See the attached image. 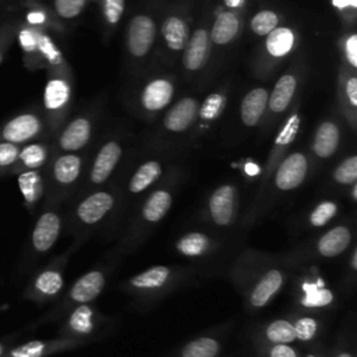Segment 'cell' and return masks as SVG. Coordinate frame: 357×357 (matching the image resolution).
Masks as SVG:
<instances>
[{"mask_svg": "<svg viewBox=\"0 0 357 357\" xmlns=\"http://www.w3.org/2000/svg\"><path fill=\"white\" fill-rule=\"evenodd\" d=\"M170 278V269L165 265H156L131 278L130 284L139 290H153L162 287Z\"/></svg>", "mask_w": 357, "mask_h": 357, "instance_id": "19", "label": "cell"}, {"mask_svg": "<svg viewBox=\"0 0 357 357\" xmlns=\"http://www.w3.org/2000/svg\"><path fill=\"white\" fill-rule=\"evenodd\" d=\"M357 4V0H333V6L336 7H347V6H351V7H356Z\"/></svg>", "mask_w": 357, "mask_h": 357, "instance_id": "49", "label": "cell"}, {"mask_svg": "<svg viewBox=\"0 0 357 357\" xmlns=\"http://www.w3.org/2000/svg\"><path fill=\"white\" fill-rule=\"evenodd\" d=\"M346 93L353 106L357 105V78L351 77L346 84Z\"/></svg>", "mask_w": 357, "mask_h": 357, "instance_id": "47", "label": "cell"}, {"mask_svg": "<svg viewBox=\"0 0 357 357\" xmlns=\"http://www.w3.org/2000/svg\"><path fill=\"white\" fill-rule=\"evenodd\" d=\"M155 39V24L149 17L137 15L128 28V49L134 56H144Z\"/></svg>", "mask_w": 357, "mask_h": 357, "instance_id": "4", "label": "cell"}, {"mask_svg": "<svg viewBox=\"0 0 357 357\" xmlns=\"http://www.w3.org/2000/svg\"><path fill=\"white\" fill-rule=\"evenodd\" d=\"M351 243V231L346 226H336L328 230L318 240L317 248L322 257L333 258L340 255Z\"/></svg>", "mask_w": 357, "mask_h": 357, "instance_id": "10", "label": "cell"}, {"mask_svg": "<svg viewBox=\"0 0 357 357\" xmlns=\"http://www.w3.org/2000/svg\"><path fill=\"white\" fill-rule=\"evenodd\" d=\"M208 52V33L204 29H198L192 33L183 57L184 66L188 70H197L205 60Z\"/></svg>", "mask_w": 357, "mask_h": 357, "instance_id": "16", "label": "cell"}, {"mask_svg": "<svg viewBox=\"0 0 357 357\" xmlns=\"http://www.w3.org/2000/svg\"><path fill=\"white\" fill-rule=\"evenodd\" d=\"M337 213V204L335 201H324L311 212L310 223L314 227H322L329 223Z\"/></svg>", "mask_w": 357, "mask_h": 357, "instance_id": "34", "label": "cell"}, {"mask_svg": "<svg viewBox=\"0 0 357 357\" xmlns=\"http://www.w3.org/2000/svg\"><path fill=\"white\" fill-rule=\"evenodd\" d=\"M105 286V278L100 271H89L82 275L71 287L70 297L73 301L86 304L96 298Z\"/></svg>", "mask_w": 357, "mask_h": 357, "instance_id": "8", "label": "cell"}, {"mask_svg": "<svg viewBox=\"0 0 357 357\" xmlns=\"http://www.w3.org/2000/svg\"><path fill=\"white\" fill-rule=\"evenodd\" d=\"M18 159L22 162L25 167L29 170H35L40 167L46 160V149L39 144H32L20 151Z\"/></svg>", "mask_w": 357, "mask_h": 357, "instance_id": "32", "label": "cell"}, {"mask_svg": "<svg viewBox=\"0 0 357 357\" xmlns=\"http://www.w3.org/2000/svg\"><path fill=\"white\" fill-rule=\"evenodd\" d=\"M266 339L276 343H291L296 340L293 324L289 319H275L265 328Z\"/></svg>", "mask_w": 357, "mask_h": 357, "instance_id": "29", "label": "cell"}, {"mask_svg": "<svg viewBox=\"0 0 357 357\" xmlns=\"http://www.w3.org/2000/svg\"><path fill=\"white\" fill-rule=\"evenodd\" d=\"M60 216L53 212L47 211L43 212L39 219L36 220L33 230H32V247L38 252H46L49 251L57 241L59 234H60Z\"/></svg>", "mask_w": 357, "mask_h": 357, "instance_id": "2", "label": "cell"}, {"mask_svg": "<svg viewBox=\"0 0 357 357\" xmlns=\"http://www.w3.org/2000/svg\"><path fill=\"white\" fill-rule=\"evenodd\" d=\"M18 187L24 197V201L28 205H32L42 195V177L36 170H26L18 176Z\"/></svg>", "mask_w": 357, "mask_h": 357, "instance_id": "24", "label": "cell"}, {"mask_svg": "<svg viewBox=\"0 0 357 357\" xmlns=\"http://www.w3.org/2000/svg\"><path fill=\"white\" fill-rule=\"evenodd\" d=\"M208 247L209 238L204 233L198 231L187 233L176 244L177 251L185 257H199L208 250Z\"/></svg>", "mask_w": 357, "mask_h": 357, "instance_id": "26", "label": "cell"}, {"mask_svg": "<svg viewBox=\"0 0 357 357\" xmlns=\"http://www.w3.org/2000/svg\"><path fill=\"white\" fill-rule=\"evenodd\" d=\"M243 0H225V3L229 6V7H238L241 4Z\"/></svg>", "mask_w": 357, "mask_h": 357, "instance_id": "50", "label": "cell"}, {"mask_svg": "<svg viewBox=\"0 0 357 357\" xmlns=\"http://www.w3.org/2000/svg\"><path fill=\"white\" fill-rule=\"evenodd\" d=\"M20 155V149L13 142H0V167H7L13 165Z\"/></svg>", "mask_w": 357, "mask_h": 357, "instance_id": "41", "label": "cell"}, {"mask_svg": "<svg viewBox=\"0 0 357 357\" xmlns=\"http://www.w3.org/2000/svg\"><path fill=\"white\" fill-rule=\"evenodd\" d=\"M40 130V123L33 114H21L10 120L3 128V137L6 141L20 144L31 139Z\"/></svg>", "mask_w": 357, "mask_h": 357, "instance_id": "9", "label": "cell"}, {"mask_svg": "<svg viewBox=\"0 0 357 357\" xmlns=\"http://www.w3.org/2000/svg\"><path fill=\"white\" fill-rule=\"evenodd\" d=\"M43 20H45V15L42 13L36 11V13L28 14V21L32 24H40V22H43Z\"/></svg>", "mask_w": 357, "mask_h": 357, "instance_id": "48", "label": "cell"}, {"mask_svg": "<svg viewBox=\"0 0 357 357\" xmlns=\"http://www.w3.org/2000/svg\"><path fill=\"white\" fill-rule=\"evenodd\" d=\"M85 4V0H54L56 11L64 18H73L78 15Z\"/></svg>", "mask_w": 357, "mask_h": 357, "instance_id": "39", "label": "cell"}, {"mask_svg": "<svg viewBox=\"0 0 357 357\" xmlns=\"http://www.w3.org/2000/svg\"><path fill=\"white\" fill-rule=\"evenodd\" d=\"M333 180L339 184H354L357 180V156L346 158L335 170Z\"/></svg>", "mask_w": 357, "mask_h": 357, "instance_id": "33", "label": "cell"}, {"mask_svg": "<svg viewBox=\"0 0 357 357\" xmlns=\"http://www.w3.org/2000/svg\"><path fill=\"white\" fill-rule=\"evenodd\" d=\"M307 172V158L300 152H293L278 167L275 174V185L282 191L294 190L303 184Z\"/></svg>", "mask_w": 357, "mask_h": 357, "instance_id": "1", "label": "cell"}, {"mask_svg": "<svg viewBox=\"0 0 357 357\" xmlns=\"http://www.w3.org/2000/svg\"><path fill=\"white\" fill-rule=\"evenodd\" d=\"M163 38L167 46L173 50H180L185 46L187 42V26L184 21L177 17H170L163 22L162 26Z\"/></svg>", "mask_w": 357, "mask_h": 357, "instance_id": "23", "label": "cell"}, {"mask_svg": "<svg viewBox=\"0 0 357 357\" xmlns=\"http://www.w3.org/2000/svg\"><path fill=\"white\" fill-rule=\"evenodd\" d=\"M173 95V86L166 79H155L146 85L142 93V105L148 110H159L165 107Z\"/></svg>", "mask_w": 357, "mask_h": 357, "instance_id": "14", "label": "cell"}, {"mask_svg": "<svg viewBox=\"0 0 357 357\" xmlns=\"http://www.w3.org/2000/svg\"><path fill=\"white\" fill-rule=\"evenodd\" d=\"M346 54L351 66H357V36L351 35L346 42Z\"/></svg>", "mask_w": 357, "mask_h": 357, "instance_id": "45", "label": "cell"}, {"mask_svg": "<svg viewBox=\"0 0 357 357\" xmlns=\"http://www.w3.org/2000/svg\"><path fill=\"white\" fill-rule=\"evenodd\" d=\"M269 357H298V354L290 343H276L271 347Z\"/></svg>", "mask_w": 357, "mask_h": 357, "instance_id": "44", "label": "cell"}, {"mask_svg": "<svg viewBox=\"0 0 357 357\" xmlns=\"http://www.w3.org/2000/svg\"><path fill=\"white\" fill-rule=\"evenodd\" d=\"M172 205V194L166 190H156L152 192L144 204L142 218L146 222L156 223L159 222L170 209Z\"/></svg>", "mask_w": 357, "mask_h": 357, "instance_id": "17", "label": "cell"}, {"mask_svg": "<svg viewBox=\"0 0 357 357\" xmlns=\"http://www.w3.org/2000/svg\"><path fill=\"white\" fill-rule=\"evenodd\" d=\"M209 213L215 225L229 226L234 218L236 188L231 184L218 187L209 198Z\"/></svg>", "mask_w": 357, "mask_h": 357, "instance_id": "3", "label": "cell"}, {"mask_svg": "<svg viewBox=\"0 0 357 357\" xmlns=\"http://www.w3.org/2000/svg\"><path fill=\"white\" fill-rule=\"evenodd\" d=\"M294 336L296 340L301 342H308L315 337L318 332V322L312 317H300L294 324Z\"/></svg>", "mask_w": 357, "mask_h": 357, "instance_id": "37", "label": "cell"}, {"mask_svg": "<svg viewBox=\"0 0 357 357\" xmlns=\"http://www.w3.org/2000/svg\"><path fill=\"white\" fill-rule=\"evenodd\" d=\"M4 354V344L0 343V357Z\"/></svg>", "mask_w": 357, "mask_h": 357, "instance_id": "53", "label": "cell"}, {"mask_svg": "<svg viewBox=\"0 0 357 357\" xmlns=\"http://www.w3.org/2000/svg\"><path fill=\"white\" fill-rule=\"evenodd\" d=\"M81 173V158L73 153L60 156L53 165V176L59 184L74 183Z\"/></svg>", "mask_w": 357, "mask_h": 357, "instance_id": "20", "label": "cell"}, {"mask_svg": "<svg viewBox=\"0 0 357 357\" xmlns=\"http://www.w3.org/2000/svg\"><path fill=\"white\" fill-rule=\"evenodd\" d=\"M238 29V20L233 13H222L212 28V40L218 45L230 42Z\"/></svg>", "mask_w": 357, "mask_h": 357, "instance_id": "22", "label": "cell"}, {"mask_svg": "<svg viewBox=\"0 0 357 357\" xmlns=\"http://www.w3.org/2000/svg\"><path fill=\"white\" fill-rule=\"evenodd\" d=\"M337 144H339V128L336 127V124L331 121L322 123L318 127L314 138L312 148L315 155L322 159L329 158L335 153Z\"/></svg>", "mask_w": 357, "mask_h": 357, "instance_id": "15", "label": "cell"}, {"mask_svg": "<svg viewBox=\"0 0 357 357\" xmlns=\"http://www.w3.org/2000/svg\"><path fill=\"white\" fill-rule=\"evenodd\" d=\"M162 167L156 160H149L141 165L137 172L132 174L128 183V190L132 194H139L145 191L149 185H152L160 176Z\"/></svg>", "mask_w": 357, "mask_h": 357, "instance_id": "18", "label": "cell"}, {"mask_svg": "<svg viewBox=\"0 0 357 357\" xmlns=\"http://www.w3.org/2000/svg\"><path fill=\"white\" fill-rule=\"evenodd\" d=\"M197 102L191 98H184L176 103L165 117V127L170 131H184L197 114Z\"/></svg>", "mask_w": 357, "mask_h": 357, "instance_id": "11", "label": "cell"}, {"mask_svg": "<svg viewBox=\"0 0 357 357\" xmlns=\"http://www.w3.org/2000/svg\"><path fill=\"white\" fill-rule=\"evenodd\" d=\"M294 89H296V79L293 75L280 77L269 98V106L272 112H276V113L283 112L290 103Z\"/></svg>", "mask_w": 357, "mask_h": 357, "instance_id": "21", "label": "cell"}, {"mask_svg": "<svg viewBox=\"0 0 357 357\" xmlns=\"http://www.w3.org/2000/svg\"><path fill=\"white\" fill-rule=\"evenodd\" d=\"M68 99V86L60 79H53L45 89V105L47 109H59Z\"/></svg>", "mask_w": 357, "mask_h": 357, "instance_id": "31", "label": "cell"}, {"mask_svg": "<svg viewBox=\"0 0 357 357\" xmlns=\"http://www.w3.org/2000/svg\"><path fill=\"white\" fill-rule=\"evenodd\" d=\"M49 351V344L42 340H31L14 347L8 357H43Z\"/></svg>", "mask_w": 357, "mask_h": 357, "instance_id": "35", "label": "cell"}, {"mask_svg": "<svg viewBox=\"0 0 357 357\" xmlns=\"http://www.w3.org/2000/svg\"><path fill=\"white\" fill-rule=\"evenodd\" d=\"M124 10V0H105V15L110 24H116Z\"/></svg>", "mask_w": 357, "mask_h": 357, "instance_id": "43", "label": "cell"}, {"mask_svg": "<svg viewBox=\"0 0 357 357\" xmlns=\"http://www.w3.org/2000/svg\"><path fill=\"white\" fill-rule=\"evenodd\" d=\"M36 46L39 47V50L47 57V60L50 63H59L60 61V53L56 50L54 45L52 43V40L47 36H38L36 39Z\"/></svg>", "mask_w": 357, "mask_h": 357, "instance_id": "42", "label": "cell"}, {"mask_svg": "<svg viewBox=\"0 0 357 357\" xmlns=\"http://www.w3.org/2000/svg\"><path fill=\"white\" fill-rule=\"evenodd\" d=\"M268 103V93L264 88H255L248 92L241 102V120L245 126H255Z\"/></svg>", "mask_w": 357, "mask_h": 357, "instance_id": "12", "label": "cell"}, {"mask_svg": "<svg viewBox=\"0 0 357 357\" xmlns=\"http://www.w3.org/2000/svg\"><path fill=\"white\" fill-rule=\"evenodd\" d=\"M63 286H64L63 275L56 269H46L40 272L33 282L35 290L40 296H46V297L56 296L57 293H60Z\"/></svg>", "mask_w": 357, "mask_h": 357, "instance_id": "25", "label": "cell"}, {"mask_svg": "<svg viewBox=\"0 0 357 357\" xmlns=\"http://www.w3.org/2000/svg\"><path fill=\"white\" fill-rule=\"evenodd\" d=\"M283 284V273L279 269L266 271L250 294V303L255 308H261L280 290Z\"/></svg>", "mask_w": 357, "mask_h": 357, "instance_id": "7", "label": "cell"}, {"mask_svg": "<svg viewBox=\"0 0 357 357\" xmlns=\"http://www.w3.org/2000/svg\"><path fill=\"white\" fill-rule=\"evenodd\" d=\"M305 357H318V356L317 354H307Z\"/></svg>", "mask_w": 357, "mask_h": 357, "instance_id": "54", "label": "cell"}, {"mask_svg": "<svg viewBox=\"0 0 357 357\" xmlns=\"http://www.w3.org/2000/svg\"><path fill=\"white\" fill-rule=\"evenodd\" d=\"M114 198L106 191H98L86 197L77 208L78 219L85 225H95L113 208Z\"/></svg>", "mask_w": 357, "mask_h": 357, "instance_id": "5", "label": "cell"}, {"mask_svg": "<svg viewBox=\"0 0 357 357\" xmlns=\"http://www.w3.org/2000/svg\"><path fill=\"white\" fill-rule=\"evenodd\" d=\"M293 32L287 28H275L268 33L266 38V49L268 52L275 56H283L286 54L291 46H293Z\"/></svg>", "mask_w": 357, "mask_h": 357, "instance_id": "28", "label": "cell"}, {"mask_svg": "<svg viewBox=\"0 0 357 357\" xmlns=\"http://www.w3.org/2000/svg\"><path fill=\"white\" fill-rule=\"evenodd\" d=\"M68 326L75 333H79V335L89 333L93 328V311L88 305L81 304L70 315Z\"/></svg>", "mask_w": 357, "mask_h": 357, "instance_id": "30", "label": "cell"}, {"mask_svg": "<svg viewBox=\"0 0 357 357\" xmlns=\"http://www.w3.org/2000/svg\"><path fill=\"white\" fill-rule=\"evenodd\" d=\"M298 126H300V117H298V114H293L287 120V123L284 124L282 131L279 132V135L276 138V144L278 145H287V144H290L294 139V137H296V134L298 131Z\"/></svg>", "mask_w": 357, "mask_h": 357, "instance_id": "40", "label": "cell"}, {"mask_svg": "<svg viewBox=\"0 0 357 357\" xmlns=\"http://www.w3.org/2000/svg\"><path fill=\"white\" fill-rule=\"evenodd\" d=\"M356 255H357V251L354 250L353 251V255H351V268L356 269Z\"/></svg>", "mask_w": 357, "mask_h": 357, "instance_id": "51", "label": "cell"}, {"mask_svg": "<svg viewBox=\"0 0 357 357\" xmlns=\"http://www.w3.org/2000/svg\"><path fill=\"white\" fill-rule=\"evenodd\" d=\"M20 42H21V46L26 52H31V50H33L36 47V38L29 31H22L20 33Z\"/></svg>", "mask_w": 357, "mask_h": 357, "instance_id": "46", "label": "cell"}, {"mask_svg": "<svg viewBox=\"0 0 357 357\" xmlns=\"http://www.w3.org/2000/svg\"><path fill=\"white\" fill-rule=\"evenodd\" d=\"M276 25H278V15L269 10H264L258 13L251 21V28L257 35H268L271 31L276 28Z\"/></svg>", "mask_w": 357, "mask_h": 357, "instance_id": "36", "label": "cell"}, {"mask_svg": "<svg viewBox=\"0 0 357 357\" xmlns=\"http://www.w3.org/2000/svg\"><path fill=\"white\" fill-rule=\"evenodd\" d=\"M220 344L216 339L202 336L191 340L181 350V357H216Z\"/></svg>", "mask_w": 357, "mask_h": 357, "instance_id": "27", "label": "cell"}, {"mask_svg": "<svg viewBox=\"0 0 357 357\" xmlns=\"http://www.w3.org/2000/svg\"><path fill=\"white\" fill-rule=\"evenodd\" d=\"M336 357H353L349 351H342V353H339Z\"/></svg>", "mask_w": 357, "mask_h": 357, "instance_id": "52", "label": "cell"}, {"mask_svg": "<svg viewBox=\"0 0 357 357\" xmlns=\"http://www.w3.org/2000/svg\"><path fill=\"white\" fill-rule=\"evenodd\" d=\"M223 106H225V98L219 93H212L205 99L204 105L201 106L199 114L204 120H212L220 114Z\"/></svg>", "mask_w": 357, "mask_h": 357, "instance_id": "38", "label": "cell"}, {"mask_svg": "<svg viewBox=\"0 0 357 357\" xmlns=\"http://www.w3.org/2000/svg\"><path fill=\"white\" fill-rule=\"evenodd\" d=\"M91 124L86 119H77L71 121L60 137V146L64 151H78L89 139Z\"/></svg>", "mask_w": 357, "mask_h": 357, "instance_id": "13", "label": "cell"}, {"mask_svg": "<svg viewBox=\"0 0 357 357\" xmlns=\"http://www.w3.org/2000/svg\"><path fill=\"white\" fill-rule=\"evenodd\" d=\"M121 156V148L117 142H107L105 144L100 151L98 152L95 162L91 170V181L93 184H102L107 180V177L114 170L117 162Z\"/></svg>", "mask_w": 357, "mask_h": 357, "instance_id": "6", "label": "cell"}]
</instances>
